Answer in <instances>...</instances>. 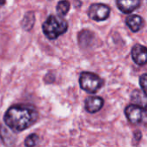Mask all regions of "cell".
<instances>
[{"label":"cell","instance_id":"1","mask_svg":"<svg viewBox=\"0 0 147 147\" xmlns=\"http://www.w3.org/2000/svg\"><path fill=\"white\" fill-rule=\"evenodd\" d=\"M38 120V112L34 106L16 104L11 106L3 116L5 125L14 132H22Z\"/></svg>","mask_w":147,"mask_h":147},{"label":"cell","instance_id":"2","mask_svg":"<svg viewBox=\"0 0 147 147\" xmlns=\"http://www.w3.org/2000/svg\"><path fill=\"white\" fill-rule=\"evenodd\" d=\"M68 29V23L61 16L51 15L42 24V31L49 40H55Z\"/></svg>","mask_w":147,"mask_h":147},{"label":"cell","instance_id":"3","mask_svg":"<svg viewBox=\"0 0 147 147\" xmlns=\"http://www.w3.org/2000/svg\"><path fill=\"white\" fill-rule=\"evenodd\" d=\"M79 84L83 90L89 94L96 93L103 85V80L96 73L84 71L79 77Z\"/></svg>","mask_w":147,"mask_h":147},{"label":"cell","instance_id":"4","mask_svg":"<svg viewBox=\"0 0 147 147\" xmlns=\"http://www.w3.org/2000/svg\"><path fill=\"white\" fill-rule=\"evenodd\" d=\"M125 115L127 120L134 125L145 124L146 121V108L131 104L125 109Z\"/></svg>","mask_w":147,"mask_h":147},{"label":"cell","instance_id":"5","mask_svg":"<svg viewBox=\"0 0 147 147\" xmlns=\"http://www.w3.org/2000/svg\"><path fill=\"white\" fill-rule=\"evenodd\" d=\"M110 7L104 3H93L90 6L88 15L90 19L96 22H102L109 17Z\"/></svg>","mask_w":147,"mask_h":147},{"label":"cell","instance_id":"6","mask_svg":"<svg viewBox=\"0 0 147 147\" xmlns=\"http://www.w3.org/2000/svg\"><path fill=\"white\" fill-rule=\"evenodd\" d=\"M147 48L140 44H136L132 48L131 55L133 60L139 65H145L147 61Z\"/></svg>","mask_w":147,"mask_h":147},{"label":"cell","instance_id":"7","mask_svg":"<svg viewBox=\"0 0 147 147\" xmlns=\"http://www.w3.org/2000/svg\"><path fill=\"white\" fill-rule=\"evenodd\" d=\"M104 104V101L100 96H90L85 100L84 108L85 110L90 114H95L100 111Z\"/></svg>","mask_w":147,"mask_h":147},{"label":"cell","instance_id":"8","mask_svg":"<svg viewBox=\"0 0 147 147\" xmlns=\"http://www.w3.org/2000/svg\"><path fill=\"white\" fill-rule=\"evenodd\" d=\"M118 9L124 14H129L141 5V0H116Z\"/></svg>","mask_w":147,"mask_h":147},{"label":"cell","instance_id":"9","mask_svg":"<svg viewBox=\"0 0 147 147\" xmlns=\"http://www.w3.org/2000/svg\"><path fill=\"white\" fill-rule=\"evenodd\" d=\"M126 23L134 33H137L143 28L145 25V21L139 15H132L127 17Z\"/></svg>","mask_w":147,"mask_h":147},{"label":"cell","instance_id":"10","mask_svg":"<svg viewBox=\"0 0 147 147\" xmlns=\"http://www.w3.org/2000/svg\"><path fill=\"white\" fill-rule=\"evenodd\" d=\"M0 138L4 145L6 146H12L16 142V139L14 134L9 131L5 127H0Z\"/></svg>","mask_w":147,"mask_h":147},{"label":"cell","instance_id":"11","mask_svg":"<svg viewBox=\"0 0 147 147\" xmlns=\"http://www.w3.org/2000/svg\"><path fill=\"white\" fill-rule=\"evenodd\" d=\"M35 22V16L33 11H28L23 16V19L22 21V28L26 30L29 31L33 28Z\"/></svg>","mask_w":147,"mask_h":147},{"label":"cell","instance_id":"12","mask_svg":"<svg viewBox=\"0 0 147 147\" xmlns=\"http://www.w3.org/2000/svg\"><path fill=\"white\" fill-rule=\"evenodd\" d=\"M88 40H94V34L91 33L89 30H83L82 32L79 33L78 34V42L81 46H84L86 47L89 44Z\"/></svg>","mask_w":147,"mask_h":147},{"label":"cell","instance_id":"13","mask_svg":"<svg viewBox=\"0 0 147 147\" xmlns=\"http://www.w3.org/2000/svg\"><path fill=\"white\" fill-rule=\"evenodd\" d=\"M70 8H71V3L68 0H60L56 6V10L59 16H64L69 12Z\"/></svg>","mask_w":147,"mask_h":147},{"label":"cell","instance_id":"14","mask_svg":"<svg viewBox=\"0 0 147 147\" xmlns=\"http://www.w3.org/2000/svg\"><path fill=\"white\" fill-rule=\"evenodd\" d=\"M39 136L35 134H32L28 135L25 140V146H35L39 143Z\"/></svg>","mask_w":147,"mask_h":147},{"label":"cell","instance_id":"15","mask_svg":"<svg viewBox=\"0 0 147 147\" xmlns=\"http://www.w3.org/2000/svg\"><path fill=\"white\" fill-rule=\"evenodd\" d=\"M146 78L147 75L146 73H144L140 78V84L142 90V92L146 96Z\"/></svg>","mask_w":147,"mask_h":147},{"label":"cell","instance_id":"16","mask_svg":"<svg viewBox=\"0 0 147 147\" xmlns=\"http://www.w3.org/2000/svg\"><path fill=\"white\" fill-rule=\"evenodd\" d=\"M4 3H5V0H0V6L3 5Z\"/></svg>","mask_w":147,"mask_h":147}]
</instances>
